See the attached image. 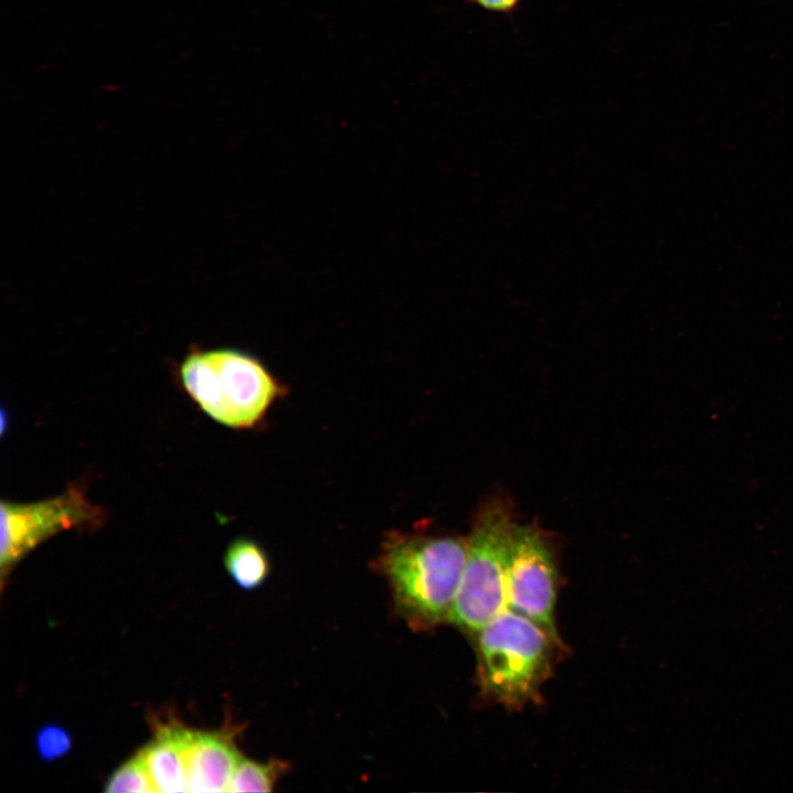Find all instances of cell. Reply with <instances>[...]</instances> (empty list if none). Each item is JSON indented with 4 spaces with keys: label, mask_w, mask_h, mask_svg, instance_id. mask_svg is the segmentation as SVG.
Segmentation results:
<instances>
[{
    "label": "cell",
    "mask_w": 793,
    "mask_h": 793,
    "mask_svg": "<svg viewBox=\"0 0 793 793\" xmlns=\"http://www.w3.org/2000/svg\"><path fill=\"white\" fill-rule=\"evenodd\" d=\"M104 790L108 793L156 792L148 770L139 754L117 769L107 780Z\"/></svg>",
    "instance_id": "cell-11"
},
{
    "label": "cell",
    "mask_w": 793,
    "mask_h": 793,
    "mask_svg": "<svg viewBox=\"0 0 793 793\" xmlns=\"http://www.w3.org/2000/svg\"><path fill=\"white\" fill-rule=\"evenodd\" d=\"M104 520V510L93 504L79 486H69L56 497L32 503L1 501L2 574L53 534L70 529H94Z\"/></svg>",
    "instance_id": "cell-4"
},
{
    "label": "cell",
    "mask_w": 793,
    "mask_h": 793,
    "mask_svg": "<svg viewBox=\"0 0 793 793\" xmlns=\"http://www.w3.org/2000/svg\"><path fill=\"white\" fill-rule=\"evenodd\" d=\"M466 557L463 537L392 530L372 567L387 580L398 615L412 629L426 630L448 621Z\"/></svg>",
    "instance_id": "cell-1"
},
{
    "label": "cell",
    "mask_w": 793,
    "mask_h": 793,
    "mask_svg": "<svg viewBox=\"0 0 793 793\" xmlns=\"http://www.w3.org/2000/svg\"><path fill=\"white\" fill-rule=\"evenodd\" d=\"M72 736L63 727L54 724L42 726L35 737L40 758L53 762L65 757L72 749Z\"/></svg>",
    "instance_id": "cell-12"
},
{
    "label": "cell",
    "mask_w": 793,
    "mask_h": 793,
    "mask_svg": "<svg viewBox=\"0 0 793 793\" xmlns=\"http://www.w3.org/2000/svg\"><path fill=\"white\" fill-rule=\"evenodd\" d=\"M289 770L290 764L281 759L258 762L241 757L233 771L228 792H271Z\"/></svg>",
    "instance_id": "cell-10"
},
{
    "label": "cell",
    "mask_w": 793,
    "mask_h": 793,
    "mask_svg": "<svg viewBox=\"0 0 793 793\" xmlns=\"http://www.w3.org/2000/svg\"><path fill=\"white\" fill-rule=\"evenodd\" d=\"M508 608L558 638L554 621L556 569L537 529L514 525L507 558Z\"/></svg>",
    "instance_id": "cell-5"
},
{
    "label": "cell",
    "mask_w": 793,
    "mask_h": 793,
    "mask_svg": "<svg viewBox=\"0 0 793 793\" xmlns=\"http://www.w3.org/2000/svg\"><path fill=\"white\" fill-rule=\"evenodd\" d=\"M558 638L504 609L477 632V674L486 696L509 709L536 702L550 676Z\"/></svg>",
    "instance_id": "cell-2"
},
{
    "label": "cell",
    "mask_w": 793,
    "mask_h": 793,
    "mask_svg": "<svg viewBox=\"0 0 793 793\" xmlns=\"http://www.w3.org/2000/svg\"><path fill=\"white\" fill-rule=\"evenodd\" d=\"M514 525L509 504L499 498L487 502L476 517L448 619L469 633H477L508 608L507 558Z\"/></svg>",
    "instance_id": "cell-3"
},
{
    "label": "cell",
    "mask_w": 793,
    "mask_h": 793,
    "mask_svg": "<svg viewBox=\"0 0 793 793\" xmlns=\"http://www.w3.org/2000/svg\"><path fill=\"white\" fill-rule=\"evenodd\" d=\"M224 563L232 580L245 590L259 588L270 574L268 554L261 545L246 537L229 544Z\"/></svg>",
    "instance_id": "cell-9"
},
{
    "label": "cell",
    "mask_w": 793,
    "mask_h": 793,
    "mask_svg": "<svg viewBox=\"0 0 793 793\" xmlns=\"http://www.w3.org/2000/svg\"><path fill=\"white\" fill-rule=\"evenodd\" d=\"M208 355L218 376L222 404L221 423L247 428L259 423L269 408L287 389L252 356L233 350H210Z\"/></svg>",
    "instance_id": "cell-6"
},
{
    "label": "cell",
    "mask_w": 793,
    "mask_h": 793,
    "mask_svg": "<svg viewBox=\"0 0 793 793\" xmlns=\"http://www.w3.org/2000/svg\"><path fill=\"white\" fill-rule=\"evenodd\" d=\"M187 792H228L241 759L228 734L186 729L184 738Z\"/></svg>",
    "instance_id": "cell-7"
},
{
    "label": "cell",
    "mask_w": 793,
    "mask_h": 793,
    "mask_svg": "<svg viewBox=\"0 0 793 793\" xmlns=\"http://www.w3.org/2000/svg\"><path fill=\"white\" fill-rule=\"evenodd\" d=\"M468 3L476 6L486 11L510 15L515 12L522 0H466Z\"/></svg>",
    "instance_id": "cell-13"
},
{
    "label": "cell",
    "mask_w": 793,
    "mask_h": 793,
    "mask_svg": "<svg viewBox=\"0 0 793 793\" xmlns=\"http://www.w3.org/2000/svg\"><path fill=\"white\" fill-rule=\"evenodd\" d=\"M186 728L165 726L138 754L156 792H187L184 738Z\"/></svg>",
    "instance_id": "cell-8"
}]
</instances>
